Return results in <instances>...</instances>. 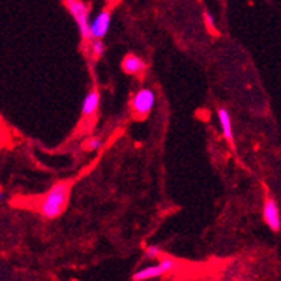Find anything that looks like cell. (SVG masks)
Masks as SVG:
<instances>
[{
	"label": "cell",
	"mask_w": 281,
	"mask_h": 281,
	"mask_svg": "<svg viewBox=\"0 0 281 281\" xmlns=\"http://www.w3.org/2000/svg\"><path fill=\"white\" fill-rule=\"evenodd\" d=\"M70 188H72L70 182H66V181L58 182L50 188V191L43 197L42 204H40V212L43 217L53 220L63 214L69 201Z\"/></svg>",
	"instance_id": "obj_1"
},
{
	"label": "cell",
	"mask_w": 281,
	"mask_h": 281,
	"mask_svg": "<svg viewBox=\"0 0 281 281\" xmlns=\"http://www.w3.org/2000/svg\"><path fill=\"white\" fill-rule=\"evenodd\" d=\"M65 6L78 24L79 33L83 40L92 42V37H91V24L92 23L89 22V7L79 0H66Z\"/></svg>",
	"instance_id": "obj_2"
},
{
	"label": "cell",
	"mask_w": 281,
	"mask_h": 281,
	"mask_svg": "<svg viewBox=\"0 0 281 281\" xmlns=\"http://www.w3.org/2000/svg\"><path fill=\"white\" fill-rule=\"evenodd\" d=\"M176 269L175 260L172 258H162L158 264L155 266H149V267H145V269L137 271L134 276H132V280L134 281H146L151 280V279H156V277H161L166 273H171Z\"/></svg>",
	"instance_id": "obj_3"
},
{
	"label": "cell",
	"mask_w": 281,
	"mask_h": 281,
	"mask_svg": "<svg viewBox=\"0 0 281 281\" xmlns=\"http://www.w3.org/2000/svg\"><path fill=\"white\" fill-rule=\"evenodd\" d=\"M153 105H155V94L148 88H142L140 91H138L132 101V108L138 115L149 114Z\"/></svg>",
	"instance_id": "obj_4"
},
{
	"label": "cell",
	"mask_w": 281,
	"mask_h": 281,
	"mask_svg": "<svg viewBox=\"0 0 281 281\" xmlns=\"http://www.w3.org/2000/svg\"><path fill=\"white\" fill-rule=\"evenodd\" d=\"M263 215H264V221L267 223L270 228L273 231H280L281 228V218L279 205L276 202V199L267 197L264 201V208H263Z\"/></svg>",
	"instance_id": "obj_5"
},
{
	"label": "cell",
	"mask_w": 281,
	"mask_h": 281,
	"mask_svg": "<svg viewBox=\"0 0 281 281\" xmlns=\"http://www.w3.org/2000/svg\"><path fill=\"white\" fill-rule=\"evenodd\" d=\"M111 12L109 10H102L91 24V37L92 40H101L106 35L109 26H111Z\"/></svg>",
	"instance_id": "obj_6"
},
{
	"label": "cell",
	"mask_w": 281,
	"mask_h": 281,
	"mask_svg": "<svg viewBox=\"0 0 281 281\" xmlns=\"http://www.w3.org/2000/svg\"><path fill=\"white\" fill-rule=\"evenodd\" d=\"M145 66H146V63L134 53L127 55L122 60V69L128 75H137V73H140L145 69Z\"/></svg>",
	"instance_id": "obj_7"
},
{
	"label": "cell",
	"mask_w": 281,
	"mask_h": 281,
	"mask_svg": "<svg viewBox=\"0 0 281 281\" xmlns=\"http://www.w3.org/2000/svg\"><path fill=\"white\" fill-rule=\"evenodd\" d=\"M218 118H220V124H221V128H223L224 138L227 140V142H230L234 148V135H233V125H231L230 114L227 112V109L220 108L218 109Z\"/></svg>",
	"instance_id": "obj_8"
},
{
	"label": "cell",
	"mask_w": 281,
	"mask_h": 281,
	"mask_svg": "<svg viewBox=\"0 0 281 281\" xmlns=\"http://www.w3.org/2000/svg\"><path fill=\"white\" fill-rule=\"evenodd\" d=\"M99 101H101V95H99V92H98L96 89L91 91L89 94L86 95L82 104L83 117H89V115H92L95 111L98 109V106H99Z\"/></svg>",
	"instance_id": "obj_9"
},
{
	"label": "cell",
	"mask_w": 281,
	"mask_h": 281,
	"mask_svg": "<svg viewBox=\"0 0 281 281\" xmlns=\"http://www.w3.org/2000/svg\"><path fill=\"white\" fill-rule=\"evenodd\" d=\"M91 49H92V55L94 58H101L105 52V43L102 40H92L91 42Z\"/></svg>",
	"instance_id": "obj_10"
},
{
	"label": "cell",
	"mask_w": 281,
	"mask_h": 281,
	"mask_svg": "<svg viewBox=\"0 0 281 281\" xmlns=\"http://www.w3.org/2000/svg\"><path fill=\"white\" fill-rule=\"evenodd\" d=\"M99 146H101V140L96 138V137L89 138V140L85 142V145H83V148H86L88 151H95V149H98Z\"/></svg>",
	"instance_id": "obj_11"
},
{
	"label": "cell",
	"mask_w": 281,
	"mask_h": 281,
	"mask_svg": "<svg viewBox=\"0 0 281 281\" xmlns=\"http://www.w3.org/2000/svg\"><path fill=\"white\" fill-rule=\"evenodd\" d=\"M161 253H162V250L158 246H149L145 250V256L148 258H159Z\"/></svg>",
	"instance_id": "obj_12"
},
{
	"label": "cell",
	"mask_w": 281,
	"mask_h": 281,
	"mask_svg": "<svg viewBox=\"0 0 281 281\" xmlns=\"http://www.w3.org/2000/svg\"><path fill=\"white\" fill-rule=\"evenodd\" d=\"M204 22H205V24H207V27H208V30H215V22H214V16L211 14L210 12H204Z\"/></svg>",
	"instance_id": "obj_13"
}]
</instances>
